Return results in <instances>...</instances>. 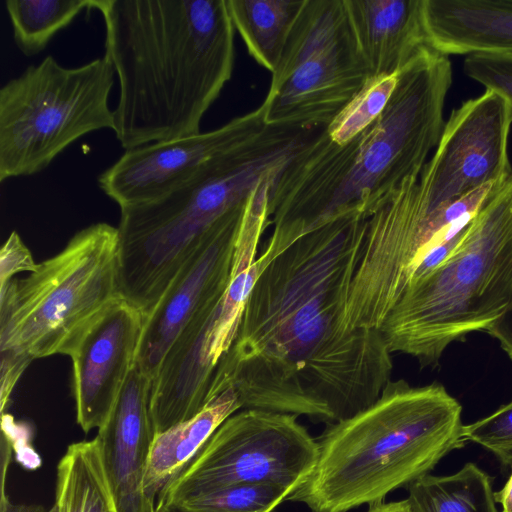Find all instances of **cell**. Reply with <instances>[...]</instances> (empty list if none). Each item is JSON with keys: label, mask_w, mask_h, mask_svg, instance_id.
I'll return each instance as SVG.
<instances>
[{"label": "cell", "mask_w": 512, "mask_h": 512, "mask_svg": "<svg viewBox=\"0 0 512 512\" xmlns=\"http://www.w3.org/2000/svg\"><path fill=\"white\" fill-rule=\"evenodd\" d=\"M367 229L357 211L314 228L260 273L211 396L233 389L243 409L329 424L372 405L391 380L377 329L344 326Z\"/></svg>", "instance_id": "6da1fadb"}, {"label": "cell", "mask_w": 512, "mask_h": 512, "mask_svg": "<svg viewBox=\"0 0 512 512\" xmlns=\"http://www.w3.org/2000/svg\"><path fill=\"white\" fill-rule=\"evenodd\" d=\"M119 80L114 113L126 150L200 132L230 80L234 25L226 0H93Z\"/></svg>", "instance_id": "7a4b0ae2"}, {"label": "cell", "mask_w": 512, "mask_h": 512, "mask_svg": "<svg viewBox=\"0 0 512 512\" xmlns=\"http://www.w3.org/2000/svg\"><path fill=\"white\" fill-rule=\"evenodd\" d=\"M452 83L448 56L421 50L399 73L381 115L345 144L324 128L284 168L269 208L274 226L304 234L350 211L369 217L404 180L420 176L436 148Z\"/></svg>", "instance_id": "3957f363"}, {"label": "cell", "mask_w": 512, "mask_h": 512, "mask_svg": "<svg viewBox=\"0 0 512 512\" xmlns=\"http://www.w3.org/2000/svg\"><path fill=\"white\" fill-rule=\"evenodd\" d=\"M461 413L460 403L438 382L415 387L390 380L368 408L327 425L317 439L313 471L286 500L312 512L383 502L465 444Z\"/></svg>", "instance_id": "277c9868"}, {"label": "cell", "mask_w": 512, "mask_h": 512, "mask_svg": "<svg viewBox=\"0 0 512 512\" xmlns=\"http://www.w3.org/2000/svg\"><path fill=\"white\" fill-rule=\"evenodd\" d=\"M293 155L290 141L266 128L166 195L121 208V297L148 314L208 233L265 180L279 176Z\"/></svg>", "instance_id": "5b68a950"}, {"label": "cell", "mask_w": 512, "mask_h": 512, "mask_svg": "<svg viewBox=\"0 0 512 512\" xmlns=\"http://www.w3.org/2000/svg\"><path fill=\"white\" fill-rule=\"evenodd\" d=\"M512 300V175L479 208L451 256L410 284L380 331L393 354L436 366L446 348L485 331Z\"/></svg>", "instance_id": "8992f818"}, {"label": "cell", "mask_w": 512, "mask_h": 512, "mask_svg": "<svg viewBox=\"0 0 512 512\" xmlns=\"http://www.w3.org/2000/svg\"><path fill=\"white\" fill-rule=\"evenodd\" d=\"M119 297L118 228L92 224L27 277L0 287V351L32 361L69 356L87 328Z\"/></svg>", "instance_id": "52a82bcc"}, {"label": "cell", "mask_w": 512, "mask_h": 512, "mask_svg": "<svg viewBox=\"0 0 512 512\" xmlns=\"http://www.w3.org/2000/svg\"><path fill=\"white\" fill-rule=\"evenodd\" d=\"M114 68L104 55L66 68L52 56L0 89V181L44 170L77 139L114 129Z\"/></svg>", "instance_id": "ba28073f"}, {"label": "cell", "mask_w": 512, "mask_h": 512, "mask_svg": "<svg viewBox=\"0 0 512 512\" xmlns=\"http://www.w3.org/2000/svg\"><path fill=\"white\" fill-rule=\"evenodd\" d=\"M369 78L344 0H305L262 103L266 122L326 127Z\"/></svg>", "instance_id": "9c48e42d"}, {"label": "cell", "mask_w": 512, "mask_h": 512, "mask_svg": "<svg viewBox=\"0 0 512 512\" xmlns=\"http://www.w3.org/2000/svg\"><path fill=\"white\" fill-rule=\"evenodd\" d=\"M296 418L258 409L234 413L215 430L158 506L246 483L275 484L293 493L318 458L317 440Z\"/></svg>", "instance_id": "30bf717a"}, {"label": "cell", "mask_w": 512, "mask_h": 512, "mask_svg": "<svg viewBox=\"0 0 512 512\" xmlns=\"http://www.w3.org/2000/svg\"><path fill=\"white\" fill-rule=\"evenodd\" d=\"M258 237L241 235L222 296L182 332L152 381L149 410L155 434L192 418L210 401L216 372L231 349L244 308L271 257H257Z\"/></svg>", "instance_id": "8fae6325"}, {"label": "cell", "mask_w": 512, "mask_h": 512, "mask_svg": "<svg viewBox=\"0 0 512 512\" xmlns=\"http://www.w3.org/2000/svg\"><path fill=\"white\" fill-rule=\"evenodd\" d=\"M511 124L507 103L487 90L452 110L434 155L419 176L425 218L479 188L502 184L512 175L508 157Z\"/></svg>", "instance_id": "7c38bea8"}, {"label": "cell", "mask_w": 512, "mask_h": 512, "mask_svg": "<svg viewBox=\"0 0 512 512\" xmlns=\"http://www.w3.org/2000/svg\"><path fill=\"white\" fill-rule=\"evenodd\" d=\"M267 126L261 104L214 130L126 150L99 175L98 185L120 209L153 201L184 183L207 162L249 142Z\"/></svg>", "instance_id": "4fadbf2b"}, {"label": "cell", "mask_w": 512, "mask_h": 512, "mask_svg": "<svg viewBox=\"0 0 512 512\" xmlns=\"http://www.w3.org/2000/svg\"><path fill=\"white\" fill-rule=\"evenodd\" d=\"M251 196L208 233L155 307L144 315L135 365L152 381L182 332L224 293Z\"/></svg>", "instance_id": "5bb4252c"}, {"label": "cell", "mask_w": 512, "mask_h": 512, "mask_svg": "<svg viewBox=\"0 0 512 512\" xmlns=\"http://www.w3.org/2000/svg\"><path fill=\"white\" fill-rule=\"evenodd\" d=\"M143 312L122 297L87 328L69 354L76 420L88 433L109 417L136 363Z\"/></svg>", "instance_id": "9a60e30c"}, {"label": "cell", "mask_w": 512, "mask_h": 512, "mask_svg": "<svg viewBox=\"0 0 512 512\" xmlns=\"http://www.w3.org/2000/svg\"><path fill=\"white\" fill-rule=\"evenodd\" d=\"M151 386L152 380L135 365L96 436L119 512H155L143 490L155 436L149 411Z\"/></svg>", "instance_id": "2e32d148"}, {"label": "cell", "mask_w": 512, "mask_h": 512, "mask_svg": "<svg viewBox=\"0 0 512 512\" xmlns=\"http://www.w3.org/2000/svg\"><path fill=\"white\" fill-rule=\"evenodd\" d=\"M344 5L370 77L399 74L429 47L422 0H344Z\"/></svg>", "instance_id": "e0dca14e"}, {"label": "cell", "mask_w": 512, "mask_h": 512, "mask_svg": "<svg viewBox=\"0 0 512 512\" xmlns=\"http://www.w3.org/2000/svg\"><path fill=\"white\" fill-rule=\"evenodd\" d=\"M422 18L443 55L512 52V0H422Z\"/></svg>", "instance_id": "ac0fdd59"}, {"label": "cell", "mask_w": 512, "mask_h": 512, "mask_svg": "<svg viewBox=\"0 0 512 512\" xmlns=\"http://www.w3.org/2000/svg\"><path fill=\"white\" fill-rule=\"evenodd\" d=\"M242 409L233 389L210 401L198 414L155 434L147 460L143 490L156 510L171 484L191 464L215 430Z\"/></svg>", "instance_id": "d6986e66"}, {"label": "cell", "mask_w": 512, "mask_h": 512, "mask_svg": "<svg viewBox=\"0 0 512 512\" xmlns=\"http://www.w3.org/2000/svg\"><path fill=\"white\" fill-rule=\"evenodd\" d=\"M56 472L55 501L48 512H119L97 437L69 445Z\"/></svg>", "instance_id": "ffe728a7"}, {"label": "cell", "mask_w": 512, "mask_h": 512, "mask_svg": "<svg viewBox=\"0 0 512 512\" xmlns=\"http://www.w3.org/2000/svg\"><path fill=\"white\" fill-rule=\"evenodd\" d=\"M226 3L248 53L272 74L305 0H226Z\"/></svg>", "instance_id": "44dd1931"}, {"label": "cell", "mask_w": 512, "mask_h": 512, "mask_svg": "<svg viewBox=\"0 0 512 512\" xmlns=\"http://www.w3.org/2000/svg\"><path fill=\"white\" fill-rule=\"evenodd\" d=\"M406 500L411 512H498L492 478L474 463L451 475L418 478Z\"/></svg>", "instance_id": "7402d4cb"}, {"label": "cell", "mask_w": 512, "mask_h": 512, "mask_svg": "<svg viewBox=\"0 0 512 512\" xmlns=\"http://www.w3.org/2000/svg\"><path fill=\"white\" fill-rule=\"evenodd\" d=\"M93 3V0H7L5 6L14 42L24 55H37L78 14L93 9Z\"/></svg>", "instance_id": "603a6c76"}, {"label": "cell", "mask_w": 512, "mask_h": 512, "mask_svg": "<svg viewBox=\"0 0 512 512\" xmlns=\"http://www.w3.org/2000/svg\"><path fill=\"white\" fill-rule=\"evenodd\" d=\"M399 74L370 77L361 90L324 127L329 139L345 144L353 139L381 115L396 85Z\"/></svg>", "instance_id": "cb8c5ba5"}, {"label": "cell", "mask_w": 512, "mask_h": 512, "mask_svg": "<svg viewBox=\"0 0 512 512\" xmlns=\"http://www.w3.org/2000/svg\"><path fill=\"white\" fill-rule=\"evenodd\" d=\"M289 495L290 491L279 485L246 483L197 495L175 505L182 512H273Z\"/></svg>", "instance_id": "d4e9b609"}, {"label": "cell", "mask_w": 512, "mask_h": 512, "mask_svg": "<svg viewBox=\"0 0 512 512\" xmlns=\"http://www.w3.org/2000/svg\"><path fill=\"white\" fill-rule=\"evenodd\" d=\"M462 435L465 442H474L493 453L503 466H512V401L464 425Z\"/></svg>", "instance_id": "484cf974"}, {"label": "cell", "mask_w": 512, "mask_h": 512, "mask_svg": "<svg viewBox=\"0 0 512 512\" xmlns=\"http://www.w3.org/2000/svg\"><path fill=\"white\" fill-rule=\"evenodd\" d=\"M464 73L499 95L508 105L512 117V52H478L466 55Z\"/></svg>", "instance_id": "4316f807"}, {"label": "cell", "mask_w": 512, "mask_h": 512, "mask_svg": "<svg viewBox=\"0 0 512 512\" xmlns=\"http://www.w3.org/2000/svg\"><path fill=\"white\" fill-rule=\"evenodd\" d=\"M32 253L16 231H12L0 250V287L17 273L33 272L37 268Z\"/></svg>", "instance_id": "83f0119b"}, {"label": "cell", "mask_w": 512, "mask_h": 512, "mask_svg": "<svg viewBox=\"0 0 512 512\" xmlns=\"http://www.w3.org/2000/svg\"><path fill=\"white\" fill-rule=\"evenodd\" d=\"M1 354V411L9 402L10 395L25 369L32 362L31 359L9 351H0Z\"/></svg>", "instance_id": "f1b7e54d"}, {"label": "cell", "mask_w": 512, "mask_h": 512, "mask_svg": "<svg viewBox=\"0 0 512 512\" xmlns=\"http://www.w3.org/2000/svg\"><path fill=\"white\" fill-rule=\"evenodd\" d=\"M485 332L499 342L501 348L512 360V300L505 312Z\"/></svg>", "instance_id": "f546056e"}, {"label": "cell", "mask_w": 512, "mask_h": 512, "mask_svg": "<svg viewBox=\"0 0 512 512\" xmlns=\"http://www.w3.org/2000/svg\"><path fill=\"white\" fill-rule=\"evenodd\" d=\"M367 512H411L407 500L395 502H379L370 505Z\"/></svg>", "instance_id": "4dcf8cb0"}, {"label": "cell", "mask_w": 512, "mask_h": 512, "mask_svg": "<svg viewBox=\"0 0 512 512\" xmlns=\"http://www.w3.org/2000/svg\"><path fill=\"white\" fill-rule=\"evenodd\" d=\"M496 502L502 506V512H512V473L503 488L495 493Z\"/></svg>", "instance_id": "1f68e13d"}, {"label": "cell", "mask_w": 512, "mask_h": 512, "mask_svg": "<svg viewBox=\"0 0 512 512\" xmlns=\"http://www.w3.org/2000/svg\"><path fill=\"white\" fill-rule=\"evenodd\" d=\"M1 512H46L40 505L12 504L10 501L1 505Z\"/></svg>", "instance_id": "d6a6232c"}, {"label": "cell", "mask_w": 512, "mask_h": 512, "mask_svg": "<svg viewBox=\"0 0 512 512\" xmlns=\"http://www.w3.org/2000/svg\"><path fill=\"white\" fill-rule=\"evenodd\" d=\"M155 512H182V510L173 504H163L156 508Z\"/></svg>", "instance_id": "836d02e7"}]
</instances>
